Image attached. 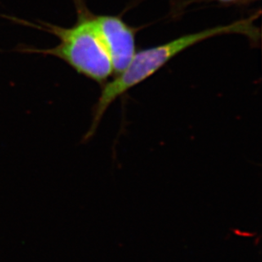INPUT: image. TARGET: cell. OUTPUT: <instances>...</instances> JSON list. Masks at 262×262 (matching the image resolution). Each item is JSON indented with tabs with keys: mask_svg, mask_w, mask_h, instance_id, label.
<instances>
[{
	"mask_svg": "<svg viewBox=\"0 0 262 262\" xmlns=\"http://www.w3.org/2000/svg\"><path fill=\"white\" fill-rule=\"evenodd\" d=\"M260 15V10H258L249 17L240 19L228 25L217 26L201 32L183 35L164 45L136 53L123 72L115 76L111 82L103 85L101 94L93 111L91 125L82 141H89L94 136L107 110L119 97L148 79L171 59L189 48L211 37L228 34L243 35L256 45L260 42V30L255 25V21Z\"/></svg>",
	"mask_w": 262,
	"mask_h": 262,
	"instance_id": "obj_1",
	"label": "cell"
},
{
	"mask_svg": "<svg viewBox=\"0 0 262 262\" xmlns=\"http://www.w3.org/2000/svg\"><path fill=\"white\" fill-rule=\"evenodd\" d=\"M78 18L72 28L48 26L49 31L59 37V45L40 52L63 59L79 74L104 85L113 75L112 62L99 31L94 15L77 0Z\"/></svg>",
	"mask_w": 262,
	"mask_h": 262,
	"instance_id": "obj_2",
	"label": "cell"
},
{
	"mask_svg": "<svg viewBox=\"0 0 262 262\" xmlns=\"http://www.w3.org/2000/svg\"><path fill=\"white\" fill-rule=\"evenodd\" d=\"M94 19L117 76L128 67L137 53L136 34L139 28L128 25L118 15H94Z\"/></svg>",
	"mask_w": 262,
	"mask_h": 262,
	"instance_id": "obj_3",
	"label": "cell"
},
{
	"mask_svg": "<svg viewBox=\"0 0 262 262\" xmlns=\"http://www.w3.org/2000/svg\"><path fill=\"white\" fill-rule=\"evenodd\" d=\"M256 0H184L182 5H178V7H187L193 4H202V3H216L218 5L231 6V5H243L255 2Z\"/></svg>",
	"mask_w": 262,
	"mask_h": 262,
	"instance_id": "obj_4",
	"label": "cell"
}]
</instances>
